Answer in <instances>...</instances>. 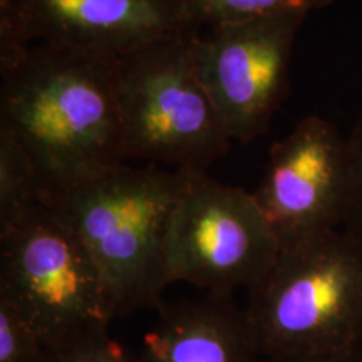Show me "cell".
Wrapping results in <instances>:
<instances>
[{"mask_svg": "<svg viewBox=\"0 0 362 362\" xmlns=\"http://www.w3.org/2000/svg\"><path fill=\"white\" fill-rule=\"evenodd\" d=\"M245 315L264 357L356 351L362 341V242L347 230L280 250Z\"/></svg>", "mask_w": 362, "mask_h": 362, "instance_id": "cell-3", "label": "cell"}, {"mask_svg": "<svg viewBox=\"0 0 362 362\" xmlns=\"http://www.w3.org/2000/svg\"><path fill=\"white\" fill-rule=\"evenodd\" d=\"M197 33L155 40L119 56L126 160L206 171L233 143L194 69L192 37Z\"/></svg>", "mask_w": 362, "mask_h": 362, "instance_id": "cell-4", "label": "cell"}, {"mask_svg": "<svg viewBox=\"0 0 362 362\" xmlns=\"http://www.w3.org/2000/svg\"><path fill=\"white\" fill-rule=\"evenodd\" d=\"M139 362H262L245 310L230 297L208 296L158 309L144 332Z\"/></svg>", "mask_w": 362, "mask_h": 362, "instance_id": "cell-10", "label": "cell"}, {"mask_svg": "<svg viewBox=\"0 0 362 362\" xmlns=\"http://www.w3.org/2000/svg\"><path fill=\"white\" fill-rule=\"evenodd\" d=\"M351 161V192L344 230L362 242V115L357 117L354 128L347 136Z\"/></svg>", "mask_w": 362, "mask_h": 362, "instance_id": "cell-15", "label": "cell"}, {"mask_svg": "<svg viewBox=\"0 0 362 362\" xmlns=\"http://www.w3.org/2000/svg\"><path fill=\"white\" fill-rule=\"evenodd\" d=\"M0 297L27 317L47 351L116 319L93 257L51 203L0 230Z\"/></svg>", "mask_w": 362, "mask_h": 362, "instance_id": "cell-5", "label": "cell"}, {"mask_svg": "<svg viewBox=\"0 0 362 362\" xmlns=\"http://www.w3.org/2000/svg\"><path fill=\"white\" fill-rule=\"evenodd\" d=\"M262 362H362L359 351L334 352L319 356H287V357H264Z\"/></svg>", "mask_w": 362, "mask_h": 362, "instance_id": "cell-16", "label": "cell"}, {"mask_svg": "<svg viewBox=\"0 0 362 362\" xmlns=\"http://www.w3.org/2000/svg\"><path fill=\"white\" fill-rule=\"evenodd\" d=\"M282 250L253 193L221 185L206 171L189 175L175 208L166 248L168 282L230 297L255 287Z\"/></svg>", "mask_w": 362, "mask_h": 362, "instance_id": "cell-6", "label": "cell"}, {"mask_svg": "<svg viewBox=\"0 0 362 362\" xmlns=\"http://www.w3.org/2000/svg\"><path fill=\"white\" fill-rule=\"evenodd\" d=\"M192 173L124 163L47 202L93 257L116 319L163 305L170 225Z\"/></svg>", "mask_w": 362, "mask_h": 362, "instance_id": "cell-2", "label": "cell"}, {"mask_svg": "<svg viewBox=\"0 0 362 362\" xmlns=\"http://www.w3.org/2000/svg\"><path fill=\"white\" fill-rule=\"evenodd\" d=\"M305 19V13H284L208 27L192 37L194 69L232 141H253L269 129Z\"/></svg>", "mask_w": 362, "mask_h": 362, "instance_id": "cell-7", "label": "cell"}, {"mask_svg": "<svg viewBox=\"0 0 362 362\" xmlns=\"http://www.w3.org/2000/svg\"><path fill=\"white\" fill-rule=\"evenodd\" d=\"M351 192L347 136L320 116H307L270 149L253 193L280 247L344 226Z\"/></svg>", "mask_w": 362, "mask_h": 362, "instance_id": "cell-9", "label": "cell"}, {"mask_svg": "<svg viewBox=\"0 0 362 362\" xmlns=\"http://www.w3.org/2000/svg\"><path fill=\"white\" fill-rule=\"evenodd\" d=\"M119 56L35 44L2 71L0 129L39 171L45 202L124 165Z\"/></svg>", "mask_w": 362, "mask_h": 362, "instance_id": "cell-1", "label": "cell"}, {"mask_svg": "<svg viewBox=\"0 0 362 362\" xmlns=\"http://www.w3.org/2000/svg\"><path fill=\"white\" fill-rule=\"evenodd\" d=\"M45 362H139V357L124 349L107 330H99L49 351Z\"/></svg>", "mask_w": 362, "mask_h": 362, "instance_id": "cell-14", "label": "cell"}, {"mask_svg": "<svg viewBox=\"0 0 362 362\" xmlns=\"http://www.w3.org/2000/svg\"><path fill=\"white\" fill-rule=\"evenodd\" d=\"M45 202L39 171L22 144L0 129V230Z\"/></svg>", "mask_w": 362, "mask_h": 362, "instance_id": "cell-11", "label": "cell"}, {"mask_svg": "<svg viewBox=\"0 0 362 362\" xmlns=\"http://www.w3.org/2000/svg\"><path fill=\"white\" fill-rule=\"evenodd\" d=\"M47 352L27 317L0 297V362H45Z\"/></svg>", "mask_w": 362, "mask_h": 362, "instance_id": "cell-13", "label": "cell"}, {"mask_svg": "<svg viewBox=\"0 0 362 362\" xmlns=\"http://www.w3.org/2000/svg\"><path fill=\"white\" fill-rule=\"evenodd\" d=\"M198 27L235 24L284 13H305L325 8L334 0H178Z\"/></svg>", "mask_w": 362, "mask_h": 362, "instance_id": "cell-12", "label": "cell"}, {"mask_svg": "<svg viewBox=\"0 0 362 362\" xmlns=\"http://www.w3.org/2000/svg\"><path fill=\"white\" fill-rule=\"evenodd\" d=\"M197 30L178 0H0V72L35 44L121 56Z\"/></svg>", "mask_w": 362, "mask_h": 362, "instance_id": "cell-8", "label": "cell"}]
</instances>
